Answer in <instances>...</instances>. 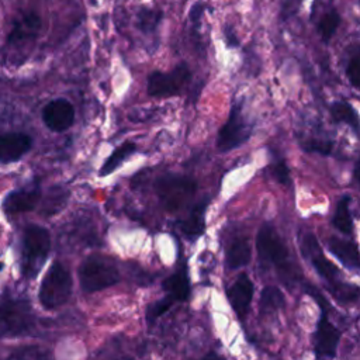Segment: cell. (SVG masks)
Returning <instances> with one entry per match:
<instances>
[{
	"mask_svg": "<svg viewBox=\"0 0 360 360\" xmlns=\"http://www.w3.org/2000/svg\"><path fill=\"white\" fill-rule=\"evenodd\" d=\"M260 311L262 312H270V311H278L283 309L287 304L284 294L280 288L274 285H266L262 290L260 294Z\"/></svg>",
	"mask_w": 360,
	"mask_h": 360,
	"instance_id": "23",
	"label": "cell"
},
{
	"mask_svg": "<svg viewBox=\"0 0 360 360\" xmlns=\"http://www.w3.org/2000/svg\"><path fill=\"white\" fill-rule=\"evenodd\" d=\"M359 70H360V58H359V53H354L346 66V76L354 89H359Z\"/></svg>",
	"mask_w": 360,
	"mask_h": 360,
	"instance_id": "29",
	"label": "cell"
},
{
	"mask_svg": "<svg viewBox=\"0 0 360 360\" xmlns=\"http://www.w3.org/2000/svg\"><path fill=\"white\" fill-rule=\"evenodd\" d=\"M72 288L73 280L69 270L60 262H53L41 281L39 302L45 309H56L68 302Z\"/></svg>",
	"mask_w": 360,
	"mask_h": 360,
	"instance_id": "7",
	"label": "cell"
},
{
	"mask_svg": "<svg viewBox=\"0 0 360 360\" xmlns=\"http://www.w3.org/2000/svg\"><path fill=\"white\" fill-rule=\"evenodd\" d=\"M197 191V183L193 177L184 174L167 173L156 179L155 193L167 212H177L184 208Z\"/></svg>",
	"mask_w": 360,
	"mask_h": 360,
	"instance_id": "4",
	"label": "cell"
},
{
	"mask_svg": "<svg viewBox=\"0 0 360 360\" xmlns=\"http://www.w3.org/2000/svg\"><path fill=\"white\" fill-rule=\"evenodd\" d=\"M339 24H340V15L336 11L326 13L318 22V32L321 38L325 42H328L335 35Z\"/></svg>",
	"mask_w": 360,
	"mask_h": 360,
	"instance_id": "24",
	"label": "cell"
},
{
	"mask_svg": "<svg viewBox=\"0 0 360 360\" xmlns=\"http://www.w3.org/2000/svg\"><path fill=\"white\" fill-rule=\"evenodd\" d=\"M269 172L273 179H276L283 186H291V174L290 169L283 158H277L274 162L270 163Z\"/></svg>",
	"mask_w": 360,
	"mask_h": 360,
	"instance_id": "26",
	"label": "cell"
},
{
	"mask_svg": "<svg viewBox=\"0 0 360 360\" xmlns=\"http://www.w3.org/2000/svg\"><path fill=\"white\" fill-rule=\"evenodd\" d=\"M350 195H343L339 198L336 208H335V214H333V219L332 224L333 226L343 235L350 236L353 233V218H352V212H350Z\"/></svg>",
	"mask_w": 360,
	"mask_h": 360,
	"instance_id": "21",
	"label": "cell"
},
{
	"mask_svg": "<svg viewBox=\"0 0 360 360\" xmlns=\"http://www.w3.org/2000/svg\"><path fill=\"white\" fill-rule=\"evenodd\" d=\"M301 148L307 152H315V153H319V155H329L333 149V142L332 141H326V139H316V138H312V139H308L305 142L301 143Z\"/></svg>",
	"mask_w": 360,
	"mask_h": 360,
	"instance_id": "28",
	"label": "cell"
},
{
	"mask_svg": "<svg viewBox=\"0 0 360 360\" xmlns=\"http://www.w3.org/2000/svg\"><path fill=\"white\" fill-rule=\"evenodd\" d=\"M51 250V235L48 229L39 225H28L22 235V250H21V271L25 277L34 278Z\"/></svg>",
	"mask_w": 360,
	"mask_h": 360,
	"instance_id": "5",
	"label": "cell"
},
{
	"mask_svg": "<svg viewBox=\"0 0 360 360\" xmlns=\"http://www.w3.org/2000/svg\"><path fill=\"white\" fill-rule=\"evenodd\" d=\"M256 249L259 262L263 266H273L284 283L302 281L292 269L291 256L284 240L271 224L266 222L259 229L256 236Z\"/></svg>",
	"mask_w": 360,
	"mask_h": 360,
	"instance_id": "2",
	"label": "cell"
},
{
	"mask_svg": "<svg viewBox=\"0 0 360 360\" xmlns=\"http://www.w3.org/2000/svg\"><path fill=\"white\" fill-rule=\"evenodd\" d=\"M191 72L186 63L177 65L170 72L155 70L148 76L146 91L150 97H170L181 93L188 83Z\"/></svg>",
	"mask_w": 360,
	"mask_h": 360,
	"instance_id": "9",
	"label": "cell"
},
{
	"mask_svg": "<svg viewBox=\"0 0 360 360\" xmlns=\"http://www.w3.org/2000/svg\"><path fill=\"white\" fill-rule=\"evenodd\" d=\"M252 135V124L242 110L240 103H235L229 111L226 121L218 131L217 149L219 152H229L242 146Z\"/></svg>",
	"mask_w": 360,
	"mask_h": 360,
	"instance_id": "8",
	"label": "cell"
},
{
	"mask_svg": "<svg viewBox=\"0 0 360 360\" xmlns=\"http://www.w3.org/2000/svg\"><path fill=\"white\" fill-rule=\"evenodd\" d=\"M330 115L335 122H345L353 128L356 134H359V115L357 111L345 101H335L330 105Z\"/></svg>",
	"mask_w": 360,
	"mask_h": 360,
	"instance_id": "22",
	"label": "cell"
},
{
	"mask_svg": "<svg viewBox=\"0 0 360 360\" xmlns=\"http://www.w3.org/2000/svg\"><path fill=\"white\" fill-rule=\"evenodd\" d=\"M300 250L305 260L315 269L318 276L323 280L326 291L339 302L349 304L359 298V287L354 284H347L339 269L329 260L322 252V248L316 236L307 231L300 235Z\"/></svg>",
	"mask_w": 360,
	"mask_h": 360,
	"instance_id": "1",
	"label": "cell"
},
{
	"mask_svg": "<svg viewBox=\"0 0 360 360\" xmlns=\"http://www.w3.org/2000/svg\"><path fill=\"white\" fill-rule=\"evenodd\" d=\"M34 312L27 300L3 295L0 300V338L27 335L34 328Z\"/></svg>",
	"mask_w": 360,
	"mask_h": 360,
	"instance_id": "6",
	"label": "cell"
},
{
	"mask_svg": "<svg viewBox=\"0 0 360 360\" xmlns=\"http://www.w3.org/2000/svg\"><path fill=\"white\" fill-rule=\"evenodd\" d=\"M162 18V13L152 8H142L138 14V27L141 31L149 34L153 32Z\"/></svg>",
	"mask_w": 360,
	"mask_h": 360,
	"instance_id": "25",
	"label": "cell"
},
{
	"mask_svg": "<svg viewBox=\"0 0 360 360\" xmlns=\"http://www.w3.org/2000/svg\"><path fill=\"white\" fill-rule=\"evenodd\" d=\"M80 287L84 292H97L115 285L120 278V270L112 257L104 255H91L83 260L79 270Z\"/></svg>",
	"mask_w": 360,
	"mask_h": 360,
	"instance_id": "3",
	"label": "cell"
},
{
	"mask_svg": "<svg viewBox=\"0 0 360 360\" xmlns=\"http://www.w3.org/2000/svg\"><path fill=\"white\" fill-rule=\"evenodd\" d=\"M255 287L248 273H239L232 283V285L226 290V298L231 304L232 311L236 314V316L243 321L250 309V302L253 300Z\"/></svg>",
	"mask_w": 360,
	"mask_h": 360,
	"instance_id": "11",
	"label": "cell"
},
{
	"mask_svg": "<svg viewBox=\"0 0 360 360\" xmlns=\"http://www.w3.org/2000/svg\"><path fill=\"white\" fill-rule=\"evenodd\" d=\"M41 200V188L32 184L24 188L11 191L3 201V211L8 215L32 211Z\"/></svg>",
	"mask_w": 360,
	"mask_h": 360,
	"instance_id": "14",
	"label": "cell"
},
{
	"mask_svg": "<svg viewBox=\"0 0 360 360\" xmlns=\"http://www.w3.org/2000/svg\"><path fill=\"white\" fill-rule=\"evenodd\" d=\"M162 287L166 295L173 300V302L187 301L191 294V284L186 264L179 263L176 271L163 280Z\"/></svg>",
	"mask_w": 360,
	"mask_h": 360,
	"instance_id": "16",
	"label": "cell"
},
{
	"mask_svg": "<svg viewBox=\"0 0 360 360\" xmlns=\"http://www.w3.org/2000/svg\"><path fill=\"white\" fill-rule=\"evenodd\" d=\"M32 146L30 135L22 132L0 134V163H11L21 159Z\"/></svg>",
	"mask_w": 360,
	"mask_h": 360,
	"instance_id": "15",
	"label": "cell"
},
{
	"mask_svg": "<svg viewBox=\"0 0 360 360\" xmlns=\"http://www.w3.org/2000/svg\"><path fill=\"white\" fill-rule=\"evenodd\" d=\"M42 121L53 132H63L73 125L75 108L66 98H55L42 108Z\"/></svg>",
	"mask_w": 360,
	"mask_h": 360,
	"instance_id": "13",
	"label": "cell"
},
{
	"mask_svg": "<svg viewBox=\"0 0 360 360\" xmlns=\"http://www.w3.org/2000/svg\"><path fill=\"white\" fill-rule=\"evenodd\" d=\"M41 30V18L35 13H27L15 20L10 34L6 39L8 51L21 49L27 44L32 42Z\"/></svg>",
	"mask_w": 360,
	"mask_h": 360,
	"instance_id": "12",
	"label": "cell"
},
{
	"mask_svg": "<svg viewBox=\"0 0 360 360\" xmlns=\"http://www.w3.org/2000/svg\"><path fill=\"white\" fill-rule=\"evenodd\" d=\"M208 207V198L200 200L194 204L186 218L179 222V229L188 240L198 239L205 231V211Z\"/></svg>",
	"mask_w": 360,
	"mask_h": 360,
	"instance_id": "17",
	"label": "cell"
},
{
	"mask_svg": "<svg viewBox=\"0 0 360 360\" xmlns=\"http://www.w3.org/2000/svg\"><path fill=\"white\" fill-rule=\"evenodd\" d=\"M173 304H174L173 300H170L167 295H165L163 298H160V300L152 302V304L146 308V312H145V314H146V315H145L146 321H148L149 323H152V322L156 321L159 316H162Z\"/></svg>",
	"mask_w": 360,
	"mask_h": 360,
	"instance_id": "27",
	"label": "cell"
},
{
	"mask_svg": "<svg viewBox=\"0 0 360 360\" xmlns=\"http://www.w3.org/2000/svg\"><path fill=\"white\" fill-rule=\"evenodd\" d=\"M138 149L136 143L131 142V141H125L122 142L118 148H115L110 156L105 159V162L101 165L100 170H98V176H108L110 173L115 172L132 153H135Z\"/></svg>",
	"mask_w": 360,
	"mask_h": 360,
	"instance_id": "20",
	"label": "cell"
},
{
	"mask_svg": "<svg viewBox=\"0 0 360 360\" xmlns=\"http://www.w3.org/2000/svg\"><path fill=\"white\" fill-rule=\"evenodd\" d=\"M328 250L349 270L357 271L360 269L359 248L356 242L342 239L338 236H330L328 239Z\"/></svg>",
	"mask_w": 360,
	"mask_h": 360,
	"instance_id": "18",
	"label": "cell"
},
{
	"mask_svg": "<svg viewBox=\"0 0 360 360\" xmlns=\"http://www.w3.org/2000/svg\"><path fill=\"white\" fill-rule=\"evenodd\" d=\"M340 330L329 321L326 309H321V315L314 332V353L318 359L336 357Z\"/></svg>",
	"mask_w": 360,
	"mask_h": 360,
	"instance_id": "10",
	"label": "cell"
},
{
	"mask_svg": "<svg viewBox=\"0 0 360 360\" xmlns=\"http://www.w3.org/2000/svg\"><path fill=\"white\" fill-rule=\"evenodd\" d=\"M252 248L246 236H235L225 249V266L229 270L245 267L250 262Z\"/></svg>",
	"mask_w": 360,
	"mask_h": 360,
	"instance_id": "19",
	"label": "cell"
}]
</instances>
